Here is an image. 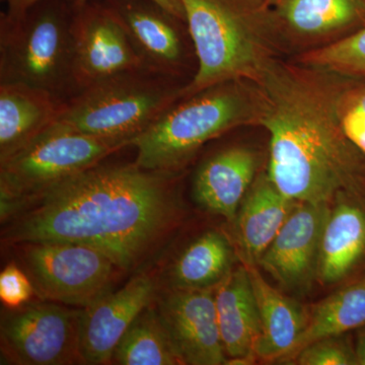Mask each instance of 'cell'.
<instances>
[{"instance_id":"1","label":"cell","mask_w":365,"mask_h":365,"mask_svg":"<svg viewBox=\"0 0 365 365\" xmlns=\"http://www.w3.org/2000/svg\"><path fill=\"white\" fill-rule=\"evenodd\" d=\"M177 176L135 163H98L26 204L7 220L2 240L86 245L120 270H134L174 225Z\"/></svg>"},{"instance_id":"2","label":"cell","mask_w":365,"mask_h":365,"mask_svg":"<svg viewBox=\"0 0 365 365\" xmlns=\"http://www.w3.org/2000/svg\"><path fill=\"white\" fill-rule=\"evenodd\" d=\"M354 78L282 57L264 72L266 172L292 200L333 205L341 196H365V155L346 136L339 116Z\"/></svg>"},{"instance_id":"3","label":"cell","mask_w":365,"mask_h":365,"mask_svg":"<svg viewBox=\"0 0 365 365\" xmlns=\"http://www.w3.org/2000/svg\"><path fill=\"white\" fill-rule=\"evenodd\" d=\"M267 97L259 83L230 81L179 98L132 139L143 169L179 174L208 141L240 127L260 126Z\"/></svg>"},{"instance_id":"4","label":"cell","mask_w":365,"mask_h":365,"mask_svg":"<svg viewBox=\"0 0 365 365\" xmlns=\"http://www.w3.org/2000/svg\"><path fill=\"white\" fill-rule=\"evenodd\" d=\"M182 2L197 63L182 98L225 81L259 83L269 64L282 57L269 26V7L249 0Z\"/></svg>"},{"instance_id":"5","label":"cell","mask_w":365,"mask_h":365,"mask_svg":"<svg viewBox=\"0 0 365 365\" xmlns=\"http://www.w3.org/2000/svg\"><path fill=\"white\" fill-rule=\"evenodd\" d=\"M71 0H40L20 16L0 14V85L41 88L62 102L79 93Z\"/></svg>"},{"instance_id":"6","label":"cell","mask_w":365,"mask_h":365,"mask_svg":"<svg viewBox=\"0 0 365 365\" xmlns=\"http://www.w3.org/2000/svg\"><path fill=\"white\" fill-rule=\"evenodd\" d=\"M186 83L139 69L93 83L64 103L55 123L102 138L132 141L182 98Z\"/></svg>"},{"instance_id":"7","label":"cell","mask_w":365,"mask_h":365,"mask_svg":"<svg viewBox=\"0 0 365 365\" xmlns=\"http://www.w3.org/2000/svg\"><path fill=\"white\" fill-rule=\"evenodd\" d=\"M130 144L129 140L88 135L52 124L25 148L0 160L1 222L52 187Z\"/></svg>"},{"instance_id":"8","label":"cell","mask_w":365,"mask_h":365,"mask_svg":"<svg viewBox=\"0 0 365 365\" xmlns=\"http://www.w3.org/2000/svg\"><path fill=\"white\" fill-rule=\"evenodd\" d=\"M18 246L35 294L57 304L91 306L111 292L120 270L109 257L86 245L39 242Z\"/></svg>"},{"instance_id":"9","label":"cell","mask_w":365,"mask_h":365,"mask_svg":"<svg viewBox=\"0 0 365 365\" xmlns=\"http://www.w3.org/2000/svg\"><path fill=\"white\" fill-rule=\"evenodd\" d=\"M43 300L7 309L0 322L2 361L18 365L83 364L81 309Z\"/></svg>"},{"instance_id":"10","label":"cell","mask_w":365,"mask_h":365,"mask_svg":"<svg viewBox=\"0 0 365 365\" xmlns=\"http://www.w3.org/2000/svg\"><path fill=\"white\" fill-rule=\"evenodd\" d=\"M268 21L281 56L323 49L365 26V0H274Z\"/></svg>"},{"instance_id":"11","label":"cell","mask_w":365,"mask_h":365,"mask_svg":"<svg viewBox=\"0 0 365 365\" xmlns=\"http://www.w3.org/2000/svg\"><path fill=\"white\" fill-rule=\"evenodd\" d=\"M72 32L79 91L117 74L144 69L121 21L104 0L76 6Z\"/></svg>"},{"instance_id":"12","label":"cell","mask_w":365,"mask_h":365,"mask_svg":"<svg viewBox=\"0 0 365 365\" xmlns=\"http://www.w3.org/2000/svg\"><path fill=\"white\" fill-rule=\"evenodd\" d=\"M121 21L146 71L178 78L189 61L186 21L153 0H104Z\"/></svg>"},{"instance_id":"13","label":"cell","mask_w":365,"mask_h":365,"mask_svg":"<svg viewBox=\"0 0 365 365\" xmlns=\"http://www.w3.org/2000/svg\"><path fill=\"white\" fill-rule=\"evenodd\" d=\"M155 307L182 364H227L218 328L215 288L172 287Z\"/></svg>"},{"instance_id":"14","label":"cell","mask_w":365,"mask_h":365,"mask_svg":"<svg viewBox=\"0 0 365 365\" xmlns=\"http://www.w3.org/2000/svg\"><path fill=\"white\" fill-rule=\"evenodd\" d=\"M331 206L297 204L258 265L288 289H304L318 272L319 248Z\"/></svg>"},{"instance_id":"15","label":"cell","mask_w":365,"mask_h":365,"mask_svg":"<svg viewBox=\"0 0 365 365\" xmlns=\"http://www.w3.org/2000/svg\"><path fill=\"white\" fill-rule=\"evenodd\" d=\"M157 294V281L139 274L124 287L81 309V353L83 364H111L118 343Z\"/></svg>"},{"instance_id":"16","label":"cell","mask_w":365,"mask_h":365,"mask_svg":"<svg viewBox=\"0 0 365 365\" xmlns=\"http://www.w3.org/2000/svg\"><path fill=\"white\" fill-rule=\"evenodd\" d=\"M361 270L365 271V196H341L324 227L317 279L337 284Z\"/></svg>"},{"instance_id":"17","label":"cell","mask_w":365,"mask_h":365,"mask_svg":"<svg viewBox=\"0 0 365 365\" xmlns=\"http://www.w3.org/2000/svg\"><path fill=\"white\" fill-rule=\"evenodd\" d=\"M260 158L246 146H230L218 151L197 170L194 200L213 215L235 222L250 187L258 176Z\"/></svg>"},{"instance_id":"18","label":"cell","mask_w":365,"mask_h":365,"mask_svg":"<svg viewBox=\"0 0 365 365\" xmlns=\"http://www.w3.org/2000/svg\"><path fill=\"white\" fill-rule=\"evenodd\" d=\"M215 299L227 364H253L261 337V319L244 263L215 288Z\"/></svg>"},{"instance_id":"19","label":"cell","mask_w":365,"mask_h":365,"mask_svg":"<svg viewBox=\"0 0 365 365\" xmlns=\"http://www.w3.org/2000/svg\"><path fill=\"white\" fill-rule=\"evenodd\" d=\"M299 203L281 193L267 172L259 173L234 222L242 262L258 264Z\"/></svg>"},{"instance_id":"20","label":"cell","mask_w":365,"mask_h":365,"mask_svg":"<svg viewBox=\"0 0 365 365\" xmlns=\"http://www.w3.org/2000/svg\"><path fill=\"white\" fill-rule=\"evenodd\" d=\"M64 103L41 88L0 85V160L25 148L56 122Z\"/></svg>"},{"instance_id":"21","label":"cell","mask_w":365,"mask_h":365,"mask_svg":"<svg viewBox=\"0 0 365 365\" xmlns=\"http://www.w3.org/2000/svg\"><path fill=\"white\" fill-rule=\"evenodd\" d=\"M242 263L248 269L260 314L262 331L256 348L257 359L281 364L302 335L307 313L302 304L265 280L256 264Z\"/></svg>"},{"instance_id":"22","label":"cell","mask_w":365,"mask_h":365,"mask_svg":"<svg viewBox=\"0 0 365 365\" xmlns=\"http://www.w3.org/2000/svg\"><path fill=\"white\" fill-rule=\"evenodd\" d=\"M365 327V275L321 300L307 313V325L281 364H292L307 346L325 338L346 335Z\"/></svg>"},{"instance_id":"23","label":"cell","mask_w":365,"mask_h":365,"mask_svg":"<svg viewBox=\"0 0 365 365\" xmlns=\"http://www.w3.org/2000/svg\"><path fill=\"white\" fill-rule=\"evenodd\" d=\"M234 251L225 235L211 230L190 244L170 272L173 288H215L232 270Z\"/></svg>"},{"instance_id":"24","label":"cell","mask_w":365,"mask_h":365,"mask_svg":"<svg viewBox=\"0 0 365 365\" xmlns=\"http://www.w3.org/2000/svg\"><path fill=\"white\" fill-rule=\"evenodd\" d=\"M111 364L119 365H179L181 360L163 326L157 307L141 312L113 353Z\"/></svg>"},{"instance_id":"25","label":"cell","mask_w":365,"mask_h":365,"mask_svg":"<svg viewBox=\"0 0 365 365\" xmlns=\"http://www.w3.org/2000/svg\"><path fill=\"white\" fill-rule=\"evenodd\" d=\"M290 59L344 76L365 78V26L335 44Z\"/></svg>"},{"instance_id":"26","label":"cell","mask_w":365,"mask_h":365,"mask_svg":"<svg viewBox=\"0 0 365 365\" xmlns=\"http://www.w3.org/2000/svg\"><path fill=\"white\" fill-rule=\"evenodd\" d=\"M339 116L346 136L365 155V78H355L346 88Z\"/></svg>"},{"instance_id":"27","label":"cell","mask_w":365,"mask_h":365,"mask_svg":"<svg viewBox=\"0 0 365 365\" xmlns=\"http://www.w3.org/2000/svg\"><path fill=\"white\" fill-rule=\"evenodd\" d=\"M292 361L299 365H357L354 345L345 335L316 341Z\"/></svg>"},{"instance_id":"28","label":"cell","mask_w":365,"mask_h":365,"mask_svg":"<svg viewBox=\"0 0 365 365\" xmlns=\"http://www.w3.org/2000/svg\"><path fill=\"white\" fill-rule=\"evenodd\" d=\"M35 294L32 280L14 263L0 273V299L7 309H16L30 302Z\"/></svg>"},{"instance_id":"29","label":"cell","mask_w":365,"mask_h":365,"mask_svg":"<svg viewBox=\"0 0 365 365\" xmlns=\"http://www.w3.org/2000/svg\"><path fill=\"white\" fill-rule=\"evenodd\" d=\"M88 0H76L74 6H81L86 4ZM157 2L163 9H167L170 14H175L178 18L186 21V16H185L184 6H182V0H153Z\"/></svg>"},{"instance_id":"30","label":"cell","mask_w":365,"mask_h":365,"mask_svg":"<svg viewBox=\"0 0 365 365\" xmlns=\"http://www.w3.org/2000/svg\"><path fill=\"white\" fill-rule=\"evenodd\" d=\"M4 1L7 4L6 13L9 16H20L40 0H4ZM71 1L74 4L76 0H71Z\"/></svg>"},{"instance_id":"31","label":"cell","mask_w":365,"mask_h":365,"mask_svg":"<svg viewBox=\"0 0 365 365\" xmlns=\"http://www.w3.org/2000/svg\"><path fill=\"white\" fill-rule=\"evenodd\" d=\"M354 349L357 365H365V327L357 330Z\"/></svg>"},{"instance_id":"32","label":"cell","mask_w":365,"mask_h":365,"mask_svg":"<svg viewBox=\"0 0 365 365\" xmlns=\"http://www.w3.org/2000/svg\"><path fill=\"white\" fill-rule=\"evenodd\" d=\"M249 1L255 6L269 7L273 4L274 0H249Z\"/></svg>"}]
</instances>
